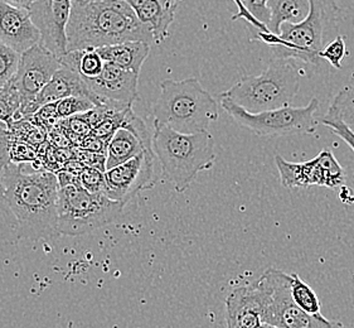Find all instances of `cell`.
<instances>
[{"label":"cell","instance_id":"29","mask_svg":"<svg viewBox=\"0 0 354 328\" xmlns=\"http://www.w3.org/2000/svg\"><path fill=\"white\" fill-rule=\"evenodd\" d=\"M59 127H62V129L66 130L67 136L84 138V140L87 136H91L93 129L91 122L86 116V113L85 114L75 115V116L68 118V119H64Z\"/></svg>","mask_w":354,"mask_h":328},{"label":"cell","instance_id":"30","mask_svg":"<svg viewBox=\"0 0 354 328\" xmlns=\"http://www.w3.org/2000/svg\"><path fill=\"white\" fill-rule=\"evenodd\" d=\"M322 122L329 129L333 134L339 136L342 140H344L346 143L352 148L354 152V134L347 128V125L344 122H340L338 118L332 116V115L326 114V116L322 119Z\"/></svg>","mask_w":354,"mask_h":328},{"label":"cell","instance_id":"4","mask_svg":"<svg viewBox=\"0 0 354 328\" xmlns=\"http://www.w3.org/2000/svg\"><path fill=\"white\" fill-rule=\"evenodd\" d=\"M154 122L182 134L208 131L218 120V104L194 78L164 80L160 95L153 105Z\"/></svg>","mask_w":354,"mask_h":328},{"label":"cell","instance_id":"31","mask_svg":"<svg viewBox=\"0 0 354 328\" xmlns=\"http://www.w3.org/2000/svg\"><path fill=\"white\" fill-rule=\"evenodd\" d=\"M234 4L237 6V12L236 15L232 17V21H237V19H245L248 21L250 26V30L255 32V30H262V32H269L270 29L268 28L266 24H263L262 21H259L257 18L254 17V15L248 10V7L243 4L242 0H234Z\"/></svg>","mask_w":354,"mask_h":328},{"label":"cell","instance_id":"8","mask_svg":"<svg viewBox=\"0 0 354 328\" xmlns=\"http://www.w3.org/2000/svg\"><path fill=\"white\" fill-rule=\"evenodd\" d=\"M221 107L234 122L257 136H286L313 134L318 122L315 113L319 101L312 99L306 107H289L262 113H250L226 98H221Z\"/></svg>","mask_w":354,"mask_h":328},{"label":"cell","instance_id":"34","mask_svg":"<svg viewBox=\"0 0 354 328\" xmlns=\"http://www.w3.org/2000/svg\"><path fill=\"white\" fill-rule=\"evenodd\" d=\"M4 1L13 7L26 9V10H30V8L35 3V0H4Z\"/></svg>","mask_w":354,"mask_h":328},{"label":"cell","instance_id":"1","mask_svg":"<svg viewBox=\"0 0 354 328\" xmlns=\"http://www.w3.org/2000/svg\"><path fill=\"white\" fill-rule=\"evenodd\" d=\"M4 203L19 225L21 235L43 239L57 235L59 183L50 171L26 172L21 164L6 165L1 174Z\"/></svg>","mask_w":354,"mask_h":328},{"label":"cell","instance_id":"13","mask_svg":"<svg viewBox=\"0 0 354 328\" xmlns=\"http://www.w3.org/2000/svg\"><path fill=\"white\" fill-rule=\"evenodd\" d=\"M72 0H35L29 10L30 19L41 33V44L62 57L67 53V26Z\"/></svg>","mask_w":354,"mask_h":328},{"label":"cell","instance_id":"16","mask_svg":"<svg viewBox=\"0 0 354 328\" xmlns=\"http://www.w3.org/2000/svg\"><path fill=\"white\" fill-rule=\"evenodd\" d=\"M71 96H85L93 100L96 107L101 105L99 99L88 89L81 75L61 64L59 70L55 73L50 82L44 86V89L38 93L36 99L29 104L26 110V118L33 116L41 107L56 104L58 101Z\"/></svg>","mask_w":354,"mask_h":328},{"label":"cell","instance_id":"5","mask_svg":"<svg viewBox=\"0 0 354 328\" xmlns=\"http://www.w3.org/2000/svg\"><path fill=\"white\" fill-rule=\"evenodd\" d=\"M303 71L292 58L274 57L257 76H245L221 98H226L250 113L291 107L298 95Z\"/></svg>","mask_w":354,"mask_h":328},{"label":"cell","instance_id":"25","mask_svg":"<svg viewBox=\"0 0 354 328\" xmlns=\"http://www.w3.org/2000/svg\"><path fill=\"white\" fill-rule=\"evenodd\" d=\"M21 53L0 41V89L12 82L18 71Z\"/></svg>","mask_w":354,"mask_h":328},{"label":"cell","instance_id":"21","mask_svg":"<svg viewBox=\"0 0 354 328\" xmlns=\"http://www.w3.org/2000/svg\"><path fill=\"white\" fill-rule=\"evenodd\" d=\"M138 18L149 27L154 42H163L168 37V29L174 21L176 10H168L158 0H147L142 7L135 10Z\"/></svg>","mask_w":354,"mask_h":328},{"label":"cell","instance_id":"35","mask_svg":"<svg viewBox=\"0 0 354 328\" xmlns=\"http://www.w3.org/2000/svg\"><path fill=\"white\" fill-rule=\"evenodd\" d=\"M315 328H347V326H344L342 322L330 321V320H326V317H323Z\"/></svg>","mask_w":354,"mask_h":328},{"label":"cell","instance_id":"2","mask_svg":"<svg viewBox=\"0 0 354 328\" xmlns=\"http://www.w3.org/2000/svg\"><path fill=\"white\" fill-rule=\"evenodd\" d=\"M154 42V37L125 0L72 3L67 52L97 50L120 43Z\"/></svg>","mask_w":354,"mask_h":328},{"label":"cell","instance_id":"26","mask_svg":"<svg viewBox=\"0 0 354 328\" xmlns=\"http://www.w3.org/2000/svg\"><path fill=\"white\" fill-rule=\"evenodd\" d=\"M56 105V113L58 118L62 119H68L75 115L85 114L93 110L96 105L93 104V100L85 96H71L66 98L64 100L58 101L55 104Z\"/></svg>","mask_w":354,"mask_h":328},{"label":"cell","instance_id":"23","mask_svg":"<svg viewBox=\"0 0 354 328\" xmlns=\"http://www.w3.org/2000/svg\"><path fill=\"white\" fill-rule=\"evenodd\" d=\"M326 114L338 118L354 134V84H349L340 90Z\"/></svg>","mask_w":354,"mask_h":328},{"label":"cell","instance_id":"33","mask_svg":"<svg viewBox=\"0 0 354 328\" xmlns=\"http://www.w3.org/2000/svg\"><path fill=\"white\" fill-rule=\"evenodd\" d=\"M10 133L9 129L0 122V164L10 163Z\"/></svg>","mask_w":354,"mask_h":328},{"label":"cell","instance_id":"11","mask_svg":"<svg viewBox=\"0 0 354 328\" xmlns=\"http://www.w3.org/2000/svg\"><path fill=\"white\" fill-rule=\"evenodd\" d=\"M156 158L153 149L144 150L128 162L105 172L107 197L127 205L135 194L153 188L158 181Z\"/></svg>","mask_w":354,"mask_h":328},{"label":"cell","instance_id":"15","mask_svg":"<svg viewBox=\"0 0 354 328\" xmlns=\"http://www.w3.org/2000/svg\"><path fill=\"white\" fill-rule=\"evenodd\" d=\"M0 41L21 55L41 43V33L30 19L29 10L0 0Z\"/></svg>","mask_w":354,"mask_h":328},{"label":"cell","instance_id":"22","mask_svg":"<svg viewBox=\"0 0 354 328\" xmlns=\"http://www.w3.org/2000/svg\"><path fill=\"white\" fill-rule=\"evenodd\" d=\"M23 98L18 91L15 81L9 82L6 87L0 89V122L8 129L17 122H21Z\"/></svg>","mask_w":354,"mask_h":328},{"label":"cell","instance_id":"7","mask_svg":"<svg viewBox=\"0 0 354 328\" xmlns=\"http://www.w3.org/2000/svg\"><path fill=\"white\" fill-rule=\"evenodd\" d=\"M57 235L80 236L93 233L115 221L124 206L105 193H93L80 181L59 187Z\"/></svg>","mask_w":354,"mask_h":328},{"label":"cell","instance_id":"6","mask_svg":"<svg viewBox=\"0 0 354 328\" xmlns=\"http://www.w3.org/2000/svg\"><path fill=\"white\" fill-rule=\"evenodd\" d=\"M342 10L335 0H309V13L298 24H283L281 43L272 48L275 57L292 58L318 64L319 53L338 27Z\"/></svg>","mask_w":354,"mask_h":328},{"label":"cell","instance_id":"10","mask_svg":"<svg viewBox=\"0 0 354 328\" xmlns=\"http://www.w3.org/2000/svg\"><path fill=\"white\" fill-rule=\"evenodd\" d=\"M275 163L281 185L286 188L319 185L337 191V188L344 185V171L329 150L320 152L317 157L304 163H291L285 161L280 154H277Z\"/></svg>","mask_w":354,"mask_h":328},{"label":"cell","instance_id":"14","mask_svg":"<svg viewBox=\"0 0 354 328\" xmlns=\"http://www.w3.org/2000/svg\"><path fill=\"white\" fill-rule=\"evenodd\" d=\"M84 80L101 105L119 104L133 107L139 98V75L110 62H105L104 70L97 78Z\"/></svg>","mask_w":354,"mask_h":328},{"label":"cell","instance_id":"20","mask_svg":"<svg viewBox=\"0 0 354 328\" xmlns=\"http://www.w3.org/2000/svg\"><path fill=\"white\" fill-rule=\"evenodd\" d=\"M270 21L268 28L280 35L283 24H298L309 13V0H270Z\"/></svg>","mask_w":354,"mask_h":328},{"label":"cell","instance_id":"19","mask_svg":"<svg viewBox=\"0 0 354 328\" xmlns=\"http://www.w3.org/2000/svg\"><path fill=\"white\" fill-rule=\"evenodd\" d=\"M153 148L142 142L131 129L121 127L107 144L106 171L139 156L144 150Z\"/></svg>","mask_w":354,"mask_h":328},{"label":"cell","instance_id":"3","mask_svg":"<svg viewBox=\"0 0 354 328\" xmlns=\"http://www.w3.org/2000/svg\"><path fill=\"white\" fill-rule=\"evenodd\" d=\"M153 152L164 177L178 193L185 192L199 173L211 170L216 162L209 131L182 134L158 122H154Z\"/></svg>","mask_w":354,"mask_h":328},{"label":"cell","instance_id":"18","mask_svg":"<svg viewBox=\"0 0 354 328\" xmlns=\"http://www.w3.org/2000/svg\"><path fill=\"white\" fill-rule=\"evenodd\" d=\"M150 47L149 43L134 41L101 47L96 51L105 62L116 64L124 70L139 75L142 64L149 56Z\"/></svg>","mask_w":354,"mask_h":328},{"label":"cell","instance_id":"27","mask_svg":"<svg viewBox=\"0 0 354 328\" xmlns=\"http://www.w3.org/2000/svg\"><path fill=\"white\" fill-rule=\"evenodd\" d=\"M78 181L87 191L93 193H105L106 179L105 172L100 171L93 167H84L78 174Z\"/></svg>","mask_w":354,"mask_h":328},{"label":"cell","instance_id":"24","mask_svg":"<svg viewBox=\"0 0 354 328\" xmlns=\"http://www.w3.org/2000/svg\"><path fill=\"white\" fill-rule=\"evenodd\" d=\"M290 275L291 294L295 303L310 316L320 314V302L317 293L314 292L312 286L306 284L297 273H292Z\"/></svg>","mask_w":354,"mask_h":328},{"label":"cell","instance_id":"32","mask_svg":"<svg viewBox=\"0 0 354 328\" xmlns=\"http://www.w3.org/2000/svg\"><path fill=\"white\" fill-rule=\"evenodd\" d=\"M242 1L255 18L266 26L269 24L270 17H271L269 9L270 0H242Z\"/></svg>","mask_w":354,"mask_h":328},{"label":"cell","instance_id":"28","mask_svg":"<svg viewBox=\"0 0 354 328\" xmlns=\"http://www.w3.org/2000/svg\"><path fill=\"white\" fill-rule=\"evenodd\" d=\"M347 55V44L343 36L334 37L333 41L326 44L319 53V58L326 60L334 69H342V60Z\"/></svg>","mask_w":354,"mask_h":328},{"label":"cell","instance_id":"36","mask_svg":"<svg viewBox=\"0 0 354 328\" xmlns=\"http://www.w3.org/2000/svg\"><path fill=\"white\" fill-rule=\"evenodd\" d=\"M165 9L176 10L177 9V0H158Z\"/></svg>","mask_w":354,"mask_h":328},{"label":"cell","instance_id":"12","mask_svg":"<svg viewBox=\"0 0 354 328\" xmlns=\"http://www.w3.org/2000/svg\"><path fill=\"white\" fill-rule=\"evenodd\" d=\"M59 67V57H57L55 53L47 50L41 43L21 53L18 71L13 81L23 98V119H26V110L29 104L50 82Z\"/></svg>","mask_w":354,"mask_h":328},{"label":"cell","instance_id":"17","mask_svg":"<svg viewBox=\"0 0 354 328\" xmlns=\"http://www.w3.org/2000/svg\"><path fill=\"white\" fill-rule=\"evenodd\" d=\"M261 295L255 282L234 289L226 300L227 328H256L261 322Z\"/></svg>","mask_w":354,"mask_h":328},{"label":"cell","instance_id":"9","mask_svg":"<svg viewBox=\"0 0 354 328\" xmlns=\"http://www.w3.org/2000/svg\"><path fill=\"white\" fill-rule=\"evenodd\" d=\"M261 295V322L275 328H315L324 316L304 312L291 294V275L269 268L255 282Z\"/></svg>","mask_w":354,"mask_h":328},{"label":"cell","instance_id":"37","mask_svg":"<svg viewBox=\"0 0 354 328\" xmlns=\"http://www.w3.org/2000/svg\"><path fill=\"white\" fill-rule=\"evenodd\" d=\"M91 1H104V0H72V3H91Z\"/></svg>","mask_w":354,"mask_h":328}]
</instances>
